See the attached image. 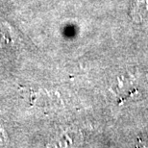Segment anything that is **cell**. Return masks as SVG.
Returning <instances> with one entry per match:
<instances>
[{"label": "cell", "mask_w": 148, "mask_h": 148, "mask_svg": "<svg viewBox=\"0 0 148 148\" xmlns=\"http://www.w3.org/2000/svg\"><path fill=\"white\" fill-rule=\"evenodd\" d=\"M133 7L131 9V14L133 18L140 20L148 10V0H134Z\"/></svg>", "instance_id": "cell-1"}]
</instances>
